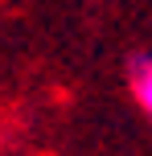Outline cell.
<instances>
[{
	"mask_svg": "<svg viewBox=\"0 0 152 156\" xmlns=\"http://www.w3.org/2000/svg\"><path fill=\"white\" fill-rule=\"evenodd\" d=\"M132 94H136V103L144 107V115L152 119V58L148 54L132 58Z\"/></svg>",
	"mask_w": 152,
	"mask_h": 156,
	"instance_id": "obj_1",
	"label": "cell"
}]
</instances>
